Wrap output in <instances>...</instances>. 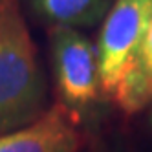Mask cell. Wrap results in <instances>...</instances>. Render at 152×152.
Instances as JSON below:
<instances>
[{"instance_id":"6da1fadb","label":"cell","mask_w":152,"mask_h":152,"mask_svg":"<svg viewBox=\"0 0 152 152\" xmlns=\"http://www.w3.org/2000/svg\"><path fill=\"white\" fill-rule=\"evenodd\" d=\"M46 79L17 0H0V136L46 112Z\"/></svg>"},{"instance_id":"7a4b0ae2","label":"cell","mask_w":152,"mask_h":152,"mask_svg":"<svg viewBox=\"0 0 152 152\" xmlns=\"http://www.w3.org/2000/svg\"><path fill=\"white\" fill-rule=\"evenodd\" d=\"M152 0H115L106 11L97 40L101 90L114 95L139 46L150 17Z\"/></svg>"},{"instance_id":"3957f363","label":"cell","mask_w":152,"mask_h":152,"mask_svg":"<svg viewBox=\"0 0 152 152\" xmlns=\"http://www.w3.org/2000/svg\"><path fill=\"white\" fill-rule=\"evenodd\" d=\"M51 64L57 90L68 108H83L97 101L101 90L97 50L75 28H50Z\"/></svg>"},{"instance_id":"277c9868","label":"cell","mask_w":152,"mask_h":152,"mask_svg":"<svg viewBox=\"0 0 152 152\" xmlns=\"http://www.w3.org/2000/svg\"><path fill=\"white\" fill-rule=\"evenodd\" d=\"M86 136L64 103H55L31 125L0 136V152H79Z\"/></svg>"},{"instance_id":"5b68a950","label":"cell","mask_w":152,"mask_h":152,"mask_svg":"<svg viewBox=\"0 0 152 152\" xmlns=\"http://www.w3.org/2000/svg\"><path fill=\"white\" fill-rule=\"evenodd\" d=\"M112 99L128 115L137 114L145 106L152 104V9L139 46Z\"/></svg>"},{"instance_id":"8992f818","label":"cell","mask_w":152,"mask_h":152,"mask_svg":"<svg viewBox=\"0 0 152 152\" xmlns=\"http://www.w3.org/2000/svg\"><path fill=\"white\" fill-rule=\"evenodd\" d=\"M40 17L51 26H92L106 13V0H33Z\"/></svg>"},{"instance_id":"52a82bcc","label":"cell","mask_w":152,"mask_h":152,"mask_svg":"<svg viewBox=\"0 0 152 152\" xmlns=\"http://www.w3.org/2000/svg\"><path fill=\"white\" fill-rule=\"evenodd\" d=\"M150 126H152V112H150Z\"/></svg>"}]
</instances>
